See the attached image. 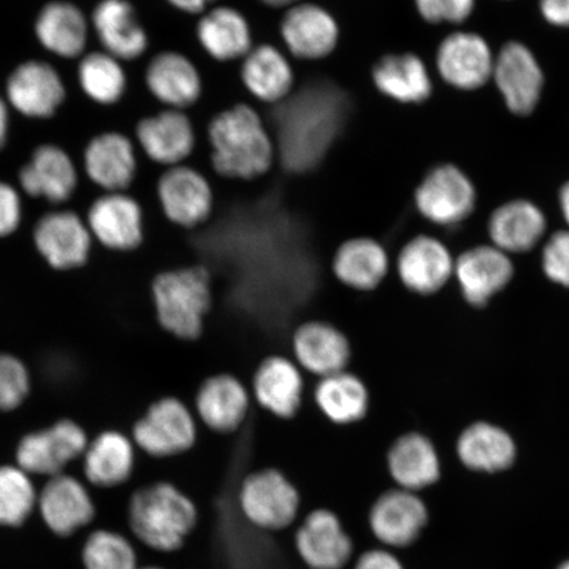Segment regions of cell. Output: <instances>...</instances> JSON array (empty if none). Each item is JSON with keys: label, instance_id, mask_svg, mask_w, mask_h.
I'll return each mask as SVG.
<instances>
[{"label": "cell", "instance_id": "cell-51", "mask_svg": "<svg viewBox=\"0 0 569 569\" xmlns=\"http://www.w3.org/2000/svg\"><path fill=\"white\" fill-rule=\"evenodd\" d=\"M558 569H569V560L565 561V563H561Z\"/></svg>", "mask_w": 569, "mask_h": 569}, {"label": "cell", "instance_id": "cell-7", "mask_svg": "<svg viewBox=\"0 0 569 569\" xmlns=\"http://www.w3.org/2000/svg\"><path fill=\"white\" fill-rule=\"evenodd\" d=\"M89 440L80 425L61 419L48 429L28 433L17 447V466L28 475L63 473L69 462L83 457Z\"/></svg>", "mask_w": 569, "mask_h": 569}, {"label": "cell", "instance_id": "cell-47", "mask_svg": "<svg viewBox=\"0 0 569 569\" xmlns=\"http://www.w3.org/2000/svg\"><path fill=\"white\" fill-rule=\"evenodd\" d=\"M213 2L216 0H168V3L172 4L174 9L191 13V16H197V13L202 16L211 9Z\"/></svg>", "mask_w": 569, "mask_h": 569}, {"label": "cell", "instance_id": "cell-3", "mask_svg": "<svg viewBox=\"0 0 569 569\" xmlns=\"http://www.w3.org/2000/svg\"><path fill=\"white\" fill-rule=\"evenodd\" d=\"M152 298L159 323L181 340L202 337L206 318L212 308V284L202 266L166 270L154 277Z\"/></svg>", "mask_w": 569, "mask_h": 569}, {"label": "cell", "instance_id": "cell-15", "mask_svg": "<svg viewBox=\"0 0 569 569\" xmlns=\"http://www.w3.org/2000/svg\"><path fill=\"white\" fill-rule=\"evenodd\" d=\"M87 224L91 237L112 251H132L144 239V218L140 204L123 191L96 199L89 210Z\"/></svg>", "mask_w": 569, "mask_h": 569}, {"label": "cell", "instance_id": "cell-22", "mask_svg": "<svg viewBox=\"0 0 569 569\" xmlns=\"http://www.w3.org/2000/svg\"><path fill=\"white\" fill-rule=\"evenodd\" d=\"M453 273L469 305L481 308L513 279V262L495 246H479L462 252Z\"/></svg>", "mask_w": 569, "mask_h": 569}, {"label": "cell", "instance_id": "cell-25", "mask_svg": "<svg viewBox=\"0 0 569 569\" xmlns=\"http://www.w3.org/2000/svg\"><path fill=\"white\" fill-rule=\"evenodd\" d=\"M389 254L380 241L368 237L341 243L331 261L332 274L348 289L369 293L380 287L389 274Z\"/></svg>", "mask_w": 569, "mask_h": 569}, {"label": "cell", "instance_id": "cell-13", "mask_svg": "<svg viewBox=\"0 0 569 569\" xmlns=\"http://www.w3.org/2000/svg\"><path fill=\"white\" fill-rule=\"evenodd\" d=\"M291 352L298 367L318 379L346 371L352 358L350 339L326 320L298 326L291 338Z\"/></svg>", "mask_w": 569, "mask_h": 569}, {"label": "cell", "instance_id": "cell-5", "mask_svg": "<svg viewBox=\"0 0 569 569\" xmlns=\"http://www.w3.org/2000/svg\"><path fill=\"white\" fill-rule=\"evenodd\" d=\"M295 483L274 468L248 475L239 489V507L254 528L279 531L289 528L300 511Z\"/></svg>", "mask_w": 569, "mask_h": 569}, {"label": "cell", "instance_id": "cell-34", "mask_svg": "<svg viewBox=\"0 0 569 569\" xmlns=\"http://www.w3.org/2000/svg\"><path fill=\"white\" fill-rule=\"evenodd\" d=\"M315 401L327 421L337 426H351L367 417L371 393L358 375L346 369L319 379Z\"/></svg>", "mask_w": 569, "mask_h": 569}, {"label": "cell", "instance_id": "cell-40", "mask_svg": "<svg viewBox=\"0 0 569 569\" xmlns=\"http://www.w3.org/2000/svg\"><path fill=\"white\" fill-rule=\"evenodd\" d=\"M84 569H140L133 545L112 530L91 532L82 549Z\"/></svg>", "mask_w": 569, "mask_h": 569}, {"label": "cell", "instance_id": "cell-33", "mask_svg": "<svg viewBox=\"0 0 569 569\" xmlns=\"http://www.w3.org/2000/svg\"><path fill=\"white\" fill-rule=\"evenodd\" d=\"M246 89L264 103H280L295 88V71L288 56L270 44L253 47L241 62Z\"/></svg>", "mask_w": 569, "mask_h": 569}, {"label": "cell", "instance_id": "cell-18", "mask_svg": "<svg viewBox=\"0 0 569 569\" xmlns=\"http://www.w3.org/2000/svg\"><path fill=\"white\" fill-rule=\"evenodd\" d=\"M295 542L298 555L311 569H343L353 553L352 540L339 517L326 509L305 518Z\"/></svg>", "mask_w": 569, "mask_h": 569}, {"label": "cell", "instance_id": "cell-28", "mask_svg": "<svg viewBox=\"0 0 569 569\" xmlns=\"http://www.w3.org/2000/svg\"><path fill=\"white\" fill-rule=\"evenodd\" d=\"M83 163L90 180L109 193L130 187L138 169L132 141L118 132L92 139L84 151Z\"/></svg>", "mask_w": 569, "mask_h": 569}, {"label": "cell", "instance_id": "cell-46", "mask_svg": "<svg viewBox=\"0 0 569 569\" xmlns=\"http://www.w3.org/2000/svg\"><path fill=\"white\" fill-rule=\"evenodd\" d=\"M539 11L547 23L569 28V0H539Z\"/></svg>", "mask_w": 569, "mask_h": 569}, {"label": "cell", "instance_id": "cell-35", "mask_svg": "<svg viewBox=\"0 0 569 569\" xmlns=\"http://www.w3.org/2000/svg\"><path fill=\"white\" fill-rule=\"evenodd\" d=\"M134 461L133 440L119 431H104L89 442L83 453V472L92 486L116 488L130 480Z\"/></svg>", "mask_w": 569, "mask_h": 569}, {"label": "cell", "instance_id": "cell-1", "mask_svg": "<svg viewBox=\"0 0 569 569\" xmlns=\"http://www.w3.org/2000/svg\"><path fill=\"white\" fill-rule=\"evenodd\" d=\"M211 162L219 176L254 180L272 169L277 148L253 107L239 103L220 111L209 124Z\"/></svg>", "mask_w": 569, "mask_h": 569}, {"label": "cell", "instance_id": "cell-31", "mask_svg": "<svg viewBox=\"0 0 569 569\" xmlns=\"http://www.w3.org/2000/svg\"><path fill=\"white\" fill-rule=\"evenodd\" d=\"M547 229L542 210L529 199H513L489 218V238L505 253H523L536 247Z\"/></svg>", "mask_w": 569, "mask_h": 569}, {"label": "cell", "instance_id": "cell-38", "mask_svg": "<svg viewBox=\"0 0 569 569\" xmlns=\"http://www.w3.org/2000/svg\"><path fill=\"white\" fill-rule=\"evenodd\" d=\"M81 89L99 104H113L124 96L127 77L120 61L106 52L84 56L78 67Z\"/></svg>", "mask_w": 569, "mask_h": 569}, {"label": "cell", "instance_id": "cell-23", "mask_svg": "<svg viewBox=\"0 0 569 569\" xmlns=\"http://www.w3.org/2000/svg\"><path fill=\"white\" fill-rule=\"evenodd\" d=\"M137 138L149 159L168 168L182 166L196 148L194 126L181 110L168 109L141 119Z\"/></svg>", "mask_w": 569, "mask_h": 569}, {"label": "cell", "instance_id": "cell-10", "mask_svg": "<svg viewBox=\"0 0 569 569\" xmlns=\"http://www.w3.org/2000/svg\"><path fill=\"white\" fill-rule=\"evenodd\" d=\"M158 196L162 212L182 229H196L208 222L213 210L211 184L196 168H168L160 177Z\"/></svg>", "mask_w": 569, "mask_h": 569}, {"label": "cell", "instance_id": "cell-2", "mask_svg": "<svg viewBox=\"0 0 569 569\" xmlns=\"http://www.w3.org/2000/svg\"><path fill=\"white\" fill-rule=\"evenodd\" d=\"M197 521L196 503L173 483L142 487L128 503V525L133 536L154 551L180 550Z\"/></svg>", "mask_w": 569, "mask_h": 569}, {"label": "cell", "instance_id": "cell-49", "mask_svg": "<svg viewBox=\"0 0 569 569\" xmlns=\"http://www.w3.org/2000/svg\"><path fill=\"white\" fill-rule=\"evenodd\" d=\"M559 206L569 227V181H567L559 190Z\"/></svg>", "mask_w": 569, "mask_h": 569}, {"label": "cell", "instance_id": "cell-11", "mask_svg": "<svg viewBox=\"0 0 569 569\" xmlns=\"http://www.w3.org/2000/svg\"><path fill=\"white\" fill-rule=\"evenodd\" d=\"M280 34L288 52L300 60L326 59L336 51L340 27L325 7L300 2L289 7L281 20Z\"/></svg>", "mask_w": 569, "mask_h": 569}, {"label": "cell", "instance_id": "cell-50", "mask_svg": "<svg viewBox=\"0 0 569 569\" xmlns=\"http://www.w3.org/2000/svg\"><path fill=\"white\" fill-rule=\"evenodd\" d=\"M261 2L269 7H276V9H289V7L303 2V0H261Z\"/></svg>", "mask_w": 569, "mask_h": 569}, {"label": "cell", "instance_id": "cell-52", "mask_svg": "<svg viewBox=\"0 0 569 569\" xmlns=\"http://www.w3.org/2000/svg\"><path fill=\"white\" fill-rule=\"evenodd\" d=\"M140 569H162L160 567H144V568H140Z\"/></svg>", "mask_w": 569, "mask_h": 569}, {"label": "cell", "instance_id": "cell-36", "mask_svg": "<svg viewBox=\"0 0 569 569\" xmlns=\"http://www.w3.org/2000/svg\"><path fill=\"white\" fill-rule=\"evenodd\" d=\"M457 448L462 465L478 472L507 471L517 458L513 438L501 427L488 422L467 427Z\"/></svg>", "mask_w": 569, "mask_h": 569}, {"label": "cell", "instance_id": "cell-24", "mask_svg": "<svg viewBox=\"0 0 569 569\" xmlns=\"http://www.w3.org/2000/svg\"><path fill=\"white\" fill-rule=\"evenodd\" d=\"M151 94L172 110H187L202 97V76L194 62L178 52L154 56L146 70Z\"/></svg>", "mask_w": 569, "mask_h": 569}, {"label": "cell", "instance_id": "cell-39", "mask_svg": "<svg viewBox=\"0 0 569 569\" xmlns=\"http://www.w3.org/2000/svg\"><path fill=\"white\" fill-rule=\"evenodd\" d=\"M39 493L24 469L0 466V526L19 528L38 508Z\"/></svg>", "mask_w": 569, "mask_h": 569}, {"label": "cell", "instance_id": "cell-9", "mask_svg": "<svg viewBox=\"0 0 569 569\" xmlns=\"http://www.w3.org/2000/svg\"><path fill=\"white\" fill-rule=\"evenodd\" d=\"M496 56L479 33L460 31L447 36L437 51L440 78L450 87L478 90L492 80Z\"/></svg>", "mask_w": 569, "mask_h": 569}, {"label": "cell", "instance_id": "cell-26", "mask_svg": "<svg viewBox=\"0 0 569 569\" xmlns=\"http://www.w3.org/2000/svg\"><path fill=\"white\" fill-rule=\"evenodd\" d=\"M19 182L28 196L51 203L67 202L73 196L78 176L73 161L60 147L41 146L20 170Z\"/></svg>", "mask_w": 569, "mask_h": 569}, {"label": "cell", "instance_id": "cell-32", "mask_svg": "<svg viewBox=\"0 0 569 569\" xmlns=\"http://www.w3.org/2000/svg\"><path fill=\"white\" fill-rule=\"evenodd\" d=\"M372 82L383 97L402 104L423 103L432 94L429 69L410 52L381 57L372 69Z\"/></svg>", "mask_w": 569, "mask_h": 569}, {"label": "cell", "instance_id": "cell-42", "mask_svg": "<svg viewBox=\"0 0 569 569\" xmlns=\"http://www.w3.org/2000/svg\"><path fill=\"white\" fill-rule=\"evenodd\" d=\"M417 12L430 24H460L472 16L476 0H415Z\"/></svg>", "mask_w": 569, "mask_h": 569}, {"label": "cell", "instance_id": "cell-4", "mask_svg": "<svg viewBox=\"0 0 569 569\" xmlns=\"http://www.w3.org/2000/svg\"><path fill=\"white\" fill-rule=\"evenodd\" d=\"M197 439V417L176 397H163L152 403L132 429L134 446L159 459L190 451Z\"/></svg>", "mask_w": 569, "mask_h": 569}, {"label": "cell", "instance_id": "cell-16", "mask_svg": "<svg viewBox=\"0 0 569 569\" xmlns=\"http://www.w3.org/2000/svg\"><path fill=\"white\" fill-rule=\"evenodd\" d=\"M302 372L297 362L287 356H268L253 375V400L270 416L280 419L295 418L303 403Z\"/></svg>", "mask_w": 569, "mask_h": 569}, {"label": "cell", "instance_id": "cell-43", "mask_svg": "<svg viewBox=\"0 0 569 569\" xmlns=\"http://www.w3.org/2000/svg\"><path fill=\"white\" fill-rule=\"evenodd\" d=\"M542 267L551 281L569 289V230L551 234L543 248Z\"/></svg>", "mask_w": 569, "mask_h": 569}, {"label": "cell", "instance_id": "cell-21", "mask_svg": "<svg viewBox=\"0 0 569 569\" xmlns=\"http://www.w3.org/2000/svg\"><path fill=\"white\" fill-rule=\"evenodd\" d=\"M455 262L447 247L436 238L416 237L398 253L396 269L403 287L419 296H431L445 287Z\"/></svg>", "mask_w": 569, "mask_h": 569}, {"label": "cell", "instance_id": "cell-14", "mask_svg": "<svg viewBox=\"0 0 569 569\" xmlns=\"http://www.w3.org/2000/svg\"><path fill=\"white\" fill-rule=\"evenodd\" d=\"M429 522V511L415 492L401 488L388 490L372 505L369 526L379 542L403 549L416 542Z\"/></svg>", "mask_w": 569, "mask_h": 569}, {"label": "cell", "instance_id": "cell-30", "mask_svg": "<svg viewBox=\"0 0 569 569\" xmlns=\"http://www.w3.org/2000/svg\"><path fill=\"white\" fill-rule=\"evenodd\" d=\"M390 478L398 488L418 493L440 478V460L436 446L419 432L403 433L387 455Z\"/></svg>", "mask_w": 569, "mask_h": 569}, {"label": "cell", "instance_id": "cell-12", "mask_svg": "<svg viewBox=\"0 0 569 569\" xmlns=\"http://www.w3.org/2000/svg\"><path fill=\"white\" fill-rule=\"evenodd\" d=\"M91 238L88 224L69 210L46 213L33 230L36 249L57 270H70L87 264Z\"/></svg>", "mask_w": 569, "mask_h": 569}, {"label": "cell", "instance_id": "cell-17", "mask_svg": "<svg viewBox=\"0 0 569 569\" xmlns=\"http://www.w3.org/2000/svg\"><path fill=\"white\" fill-rule=\"evenodd\" d=\"M251 402V391L239 377L213 375L197 391L196 417L213 432L232 433L244 425Z\"/></svg>", "mask_w": 569, "mask_h": 569}, {"label": "cell", "instance_id": "cell-37", "mask_svg": "<svg viewBox=\"0 0 569 569\" xmlns=\"http://www.w3.org/2000/svg\"><path fill=\"white\" fill-rule=\"evenodd\" d=\"M34 31L42 47L63 59H74L87 48V18L69 2H52L42 7L36 19Z\"/></svg>", "mask_w": 569, "mask_h": 569}, {"label": "cell", "instance_id": "cell-44", "mask_svg": "<svg viewBox=\"0 0 569 569\" xmlns=\"http://www.w3.org/2000/svg\"><path fill=\"white\" fill-rule=\"evenodd\" d=\"M21 201L11 184L0 181V238L10 237L21 222Z\"/></svg>", "mask_w": 569, "mask_h": 569}, {"label": "cell", "instance_id": "cell-41", "mask_svg": "<svg viewBox=\"0 0 569 569\" xmlns=\"http://www.w3.org/2000/svg\"><path fill=\"white\" fill-rule=\"evenodd\" d=\"M31 390V377L17 356L0 352V411L21 407Z\"/></svg>", "mask_w": 569, "mask_h": 569}, {"label": "cell", "instance_id": "cell-20", "mask_svg": "<svg viewBox=\"0 0 569 569\" xmlns=\"http://www.w3.org/2000/svg\"><path fill=\"white\" fill-rule=\"evenodd\" d=\"M38 509L47 528L67 538L96 517V505L84 483L61 473L49 478L38 498Z\"/></svg>", "mask_w": 569, "mask_h": 569}, {"label": "cell", "instance_id": "cell-8", "mask_svg": "<svg viewBox=\"0 0 569 569\" xmlns=\"http://www.w3.org/2000/svg\"><path fill=\"white\" fill-rule=\"evenodd\" d=\"M492 80L515 116H530L542 98L543 69L536 54L521 41L507 42L496 54Z\"/></svg>", "mask_w": 569, "mask_h": 569}, {"label": "cell", "instance_id": "cell-48", "mask_svg": "<svg viewBox=\"0 0 569 569\" xmlns=\"http://www.w3.org/2000/svg\"><path fill=\"white\" fill-rule=\"evenodd\" d=\"M7 138H9V110L2 98H0V151L6 146Z\"/></svg>", "mask_w": 569, "mask_h": 569}, {"label": "cell", "instance_id": "cell-6", "mask_svg": "<svg viewBox=\"0 0 569 569\" xmlns=\"http://www.w3.org/2000/svg\"><path fill=\"white\" fill-rule=\"evenodd\" d=\"M478 193L471 178L453 163L433 167L418 184L416 208L429 222L455 226L466 220L476 208Z\"/></svg>", "mask_w": 569, "mask_h": 569}, {"label": "cell", "instance_id": "cell-45", "mask_svg": "<svg viewBox=\"0 0 569 569\" xmlns=\"http://www.w3.org/2000/svg\"><path fill=\"white\" fill-rule=\"evenodd\" d=\"M353 569H405L396 555L388 550H372L361 555Z\"/></svg>", "mask_w": 569, "mask_h": 569}, {"label": "cell", "instance_id": "cell-29", "mask_svg": "<svg viewBox=\"0 0 569 569\" xmlns=\"http://www.w3.org/2000/svg\"><path fill=\"white\" fill-rule=\"evenodd\" d=\"M196 32L199 46L219 62L243 60L253 48L251 26L233 7H212L202 13Z\"/></svg>", "mask_w": 569, "mask_h": 569}, {"label": "cell", "instance_id": "cell-19", "mask_svg": "<svg viewBox=\"0 0 569 569\" xmlns=\"http://www.w3.org/2000/svg\"><path fill=\"white\" fill-rule=\"evenodd\" d=\"M6 90L13 109L33 119L53 117L67 96L57 70L48 62L34 60L20 63L12 71Z\"/></svg>", "mask_w": 569, "mask_h": 569}, {"label": "cell", "instance_id": "cell-27", "mask_svg": "<svg viewBox=\"0 0 569 569\" xmlns=\"http://www.w3.org/2000/svg\"><path fill=\"white\" fill-rule=\"evenodd\" d=\"M91 21L104 52L119 61L139 59L147 51L148 34L128 0H102Z\"/></svg>", "mask_w": 569, "mask_h": 569}]
</instances>
